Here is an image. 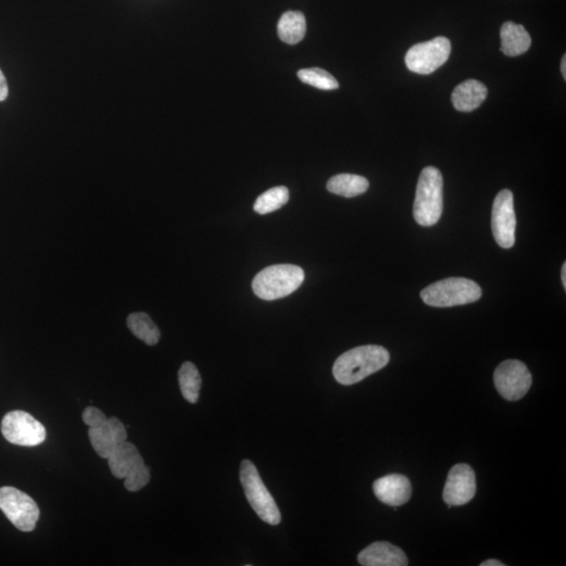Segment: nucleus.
<instances>
[{
	"mask_svg": "<svg viewBox=\"0 0 566 566\" xmlns=\"http://www.w3.org/2000/svg\"><path fill=\"white\" fill-rule=\"evenodd\" d=\"M506 564H503L501 562H498V560L495 559H490L487 560V562H485L481 564V566H504Z\"/></svg>",
	"mask_w": 566,
	"mask_h": 566,
	"instance_id": "26",
	"label": "nucleus"
},
{
	"mask_svg": "<svg viewBox=\"0 0 566 566\" xmlns=\"http://www.w3.org/2000/svg\"><path fill=\"white\" fill-rule=\"evenodd\" d=\"M288 199H290V193L287 187H274L258 196L254 204V210L261 215L274 212L285 206Z\"/></svg>",
	"mask_w": 566,
	"mask_h": 566,
	"instance_id": "22",
	"label": "nucleus"
},
{
	"mask_svg": "<svg viewBox=\"0 0 566 566\" xmlns=\"http://www.w3.org/2000/svg\"><path fill=\"white\" fill-rule=\"evenodd\" d=\"M108 466L116 478L124 479L128 491L138 492L150 482V467L132 442H121L109 455Z\"/></svg>",
	"mask_w": 566,
	"mask_h": 566,
	"instance_id": "5",
	"label": "nucleus"
},
{
	"mask_svg": "<svg viewBox=\"0 0 566 566\" xmlns=\"http://www.w3.org/2000/svg\"><path fill=\"white\" fill-rule=\"evenodd\" d=\"M482 288L476 282L451 277L433 283L421 292L424 304L434 307H451L476 303L482 298Z\"/></svg>",
	"mask_w": 566,
	"mask_h": 566,
	"instance_id": "4",
	"label": "nucleus"
},
{
	"mask_svg": "<svg viewBox=\"0 0 566 566\" xmlns=\"http://www.w3.org/2000/svg\"><path fill=\"white\" fill-rule=\"evenodd\" d=\"M239 476H241L245 497H247L250 506L257 516L268 525H279L281 521L280 510L277 507L273 496L264 485L255 465L249 459L243 460Z\"/></svg>",
	"mask_w": 566,
	"mask_h": 566,
	"instance_id": "6",
	"label": "nucleus"
},
{
	"mask_svg": "<svg viewBox=\"0 0 566 566\" xmlns=\"http://www.w3.org/2000/svg\"><path fill=\"white\" fill-rule=\"evenodd\" d=\"M451 54V42L446 37L417 43L405 56L408 70L420 75H429L447 63Z\"/></svg>",
	"mask_w": 566,
	"mask_h": 566,
	"instance_id": "7",
	"label": "nucleus"
},
{
	"mask_svg": "<svg viewBox=\"0 0 566 566\" xmlns=\"http://www.w3.org/2000/svg\"><path fill=\"white\" fill-rule=\"evenodd\" d=\"M363 566H406L408 558L399 547L386 541H378L365 547L358 556Z\"/></svg>",
	"mask_w": 566,
	"mask_h": 566,
	"instance_id": "15",
	"label": "nucleus"
},
{
	"mask_svg": "<svg viewBox=\"0 0 566 566\" xmlns=\"http://www.w3.org/2000/svg\"><path fill=\"white\" fill-rule=\"evenodd\" d=\"M487 96V86L477 80L469 79L455 88L451 99L454 108L459 112L470 113L481 107Z\"/></svg>",
	"mask_w": 566,
	"mask_h": 566,
	"instance_id": "16",
	"label": "nucleus"
},
{
	"mask_svg": "<svg viewBox=\"0 0 566 566\" xmlns=\"http://www.w3.org/2000/svg\"><path fill=\"white\" fill-rule=\"evenodd\" d=\"M326 188L331 193L350 199L365 193L369 188V182L364 176L343 174L331 177Z\"/></svg>",
	"mask_w": 566,
	"mask_h": 566,
	"instance_id": "18",
	"label": "nucleus"
},
{
	"mask_svg": "<svg viewBox=\"0 0 566 566\" xmlns=\"http://www.w3.org/2000/svg\"><path fill=\"white\" fill-rule=\"evenodd\" d=\"M277 29L281 41L287 45H297L306 34L305 17L301 12L288 11L281 16Z\"/></svg>",
	"mask_w": 566,
	"mask_h": 566,
	"instance_id": "19",
	"label": "nucleus"
},
{
	"mask_svg": "<svg viewBox=\"0 0 566 566\" xmlns=\"http://www.w3.org/2000/svg\"><path fill=\"white\" fill-rule=\"evenodd\" d=\"M516 215L514 196L508 189L497 194L492 210V231L495 242L502 249H510L515 244Z\"/></svg>",
	"mask_w": 566,
	"mask_h": 566,
	"instance_id": "11",
	"label": "nucleus"
},
{
	"mask_svg": "<svg viewBox=\"0 0 566 566\" xmlns=\"http://www.w3.org/2000/svg\"><path fill=\"white\" fill-rule=\"evenodd\" d=\"M298 77L304 83L313 86V88L318 90H333L339 89V83H338L336 78L331 76L329 72L319 69V67L300 70Z\"/></svg>",
	"mask_w": 566,
	"mask_h": 566,
	"instance_id": "23",
	"label": "nucleus"
},
{
	"mask_svg": "<svg viewBox=\"0 0 566 566\" xmlns=\"http://www.w3.org/2000/svg\"><path fill=\"white\" fill-rule=\"evenodd\" d=\"M501 51L508 57H517L530 50L532 39L530 34L521 24L507 21L501 30Z\"/></svg>",
	"mask_w": 566,
	"mask_h": 566,
	"instance_id": "17",
	"label": "nucleus"
},
{
	"mask_svg": "<svg viewBox=\"0 0 566 566\" xmlns=\"http://www.w3.org/2000/svg\"><path fill=\"white\" fill-rule=\"evenodd\" d=\"M494 384L504 399L510 402L519 401L531 389L532 374L521 361H503L495 369Z\"/></svg>",
	"mask_w": 566,
	"mask_h": 566,
	"instance_id": "10",
	"label": "nucleus"
},
{
	"mask_svg": "<svg viewBox=\"0 0 566 566\" xmlns=\"http://www.w3.org/2000/svg\"><path fill=\"white\" fill-rule=\"evenodd\" d=\"M304 272L294 264H276L263 269L255 276L252 287L256 296L263 300H277L288 296L303 285Z\"/></svg>",
	"mask_w": 566,
	"mask_h": 566,
	"instance_id": "3",
	"label": "nucleus"
},
{
	"mask_svg": "<svg viewBox=\"0 0 566 566\" xmlns=\"http://www.w3.org/2000/svg\"><path fill=\"white\" fill-rule=\"evenodd\" d=\"M83 422L89 428H99L108 420L100 409L96 407L85 408L82 415Z\"/></svg>",
	"mask_w": 566,
	"mask_h": 566,
	"instance_id": "24",
	"label": "nucleus"
},
{
	"mask_svg": "<svg viewBox=\"0 0 566 566\" xmlns=\"http://www.w3.org/2000/svg\"><path fill=\"white\" fill-rule=\"evenodd\" d=\"M178 383L182 395L189 403L199 401L202 378L198 367L192 362H184L178 372Z\"/></svg>",
	"mask_w": 566,
	"mask_h": 566,
	"instance_id": "21",
	"label": "nucleus"
},
{
	"mask_svg": "<svg viewBox=\"0 0 566 566\" xmlns=\"http://www.w3.org/2000/svg\"><path fill=\"white\" fill-rule=\"evenodd\" d=\"M476 493V476L469 465L458 464L449 471L442 498L449 506H464Z\"/></svg>",
	"mask_w": 566,
	"mask_h": 566,
	"instance_id": "12",
	"label": "nucleus"
},
{
	"mask_svg": "<svg viewBox=\"0 0 566 566\" xmlns=\"http://www.w3.org/2000/svg\"><path fill=\"white\" fill-rule=\"evenodd\" d=\"M4 439L18 446L33 447L46 441L45 426L26 411L15 410L5 415L2 422Z\"/></svg>",
	"mask_w": 566,
	"mask_h": 566,
	"instance_id": "9",
	"label": "nucleus"
},
{
	"mask_svg": "<svg viewBox=\"0 0 566 566\" xmlns=\"http://www.w3.org/2000/svg\"><path fill=\"white\" fill-rule=\"evenodd\" d=\"M444 209V181L438 168L428 166L418 177L414 217L418 225L432 227L439 223Z\"/></svg>",
	"mask_w": 566,
	"mask_h": 566,
	"instance_id": "2",
	"label": "nucleus"
},
{
	"mask_svg": "<svg viewBox=\"0 0 566 566\" xmlns=\"http://www.w3.org/2000/svg\"><path fill=\"white\" fill-rule=\"evenodd\" d=\"M89 436L97 454L107 459L116 446L126 442L127 432L118 417H110L103 426L90 428Z\"/></svg>",
	"mask_w": 566,
	"mask_h": 566,
	"instance_id": "13",
	"label": "nucleus"
},
{
	"mask_svg": "<svg viewBox=\"0 0 566 566\" xmlns=\"http://www.w3.org/2000/svg\"><path fill=\"white\" fill-rule=\"evenodd\" d=\"M128 329L132 333L145 342L147 346H157L161 338V331L145 313H134L127 318Z\"/></svg>",
	"mask_w": 566,
	"mask_h": 566,
	"instance_id": "20",
	"label": "nucleus"
},
{
	"mask_svg": "<svg viewBox=\"0 0 566 566\" xmlns=\"http://www.w3.org/2000/svg\"><path fill=\"white\" fill-rule=\"evenodd\" d=\"M373 489L380 502L396 508L407 503L412 494L409 479L401 475L381 477L373 483Z\"/></svg>",
	"mask_w": 566,
	"mask_h": 566,
	"instance_id": "14",
	"label": "nucleus"
},
{
	"mask_svg": "<svg viewBox=\"0 0 566 566\" xmlns=\"http://www.w3.org/2000/svg\"><path fill=\"white\" fill-rule=\"evenodd\" d=\"M390 360L389 350L380 346H364L348 350L338 358L333 367L338 383L349 386L361 382L384 368Z\"/></svg>",
	"mask_w": 566,
	"mask_h": 566,
	"instance_id": "1",
	"label": "nucleus"
},
{
	"mask_svg": "<svg viewBox=\"0 0 566 566\" xmlns=\"http://www.w3.org/2000/svg\"><path fill=\"white\" fill-rule=\"evenodd\" d=\"M562 280L563 283L564 288H566V263H563L562 270Z\"/></svg>",
	"mask_w": 566,
	"mask_h": 566,
	"instance_id": "27",
	"label": "nucleus"
},
{
	"mask_svg": "<svg viewBox=\"0 0 566 566\" xmlns=\"http://www.w3.org/2000/svg\"><path fill=\"white\" fill-rule=\"evenodd\" d=\"M0 510L21 532L34 531L40 516L33 498L13 487L0 488Z\"/></svg>",
	"mask_w": 566,
	"mask_h": 566,
	"instance_id": "8",
	"label": "nucleus"
},
{
	"mask_svg": "<svg viewBox=\"0 0 566 566\" xmlns=\"http://www.w3.org/2000/svg\"><path fill=\"white\" fill-rule=\"evenodd\" d=\"M8 95H9V88H8L7 80H5V77L2 70H0V102L7 99Z\"/></svg>",
	"mask_w": 566,
	"mask_h": 566,
	"instance_id": "25",
	"label": "nucleus"
},
{
	"mask_svg": "<svg viewBox=\"0 0 566 566\" xmlns=\"http://www.w3.org/2000/svg\"><path fill=\"white\" fill-rule=\"evenodd\" d=\"M562 73L563 75V78L566 79V56L564 55L562 61Z\"/></svg>",
	"mask_w": 566,
	"mask_h": 566,
	"instance_id": "28",
	"label": "nucleus"
}]
</instances>
